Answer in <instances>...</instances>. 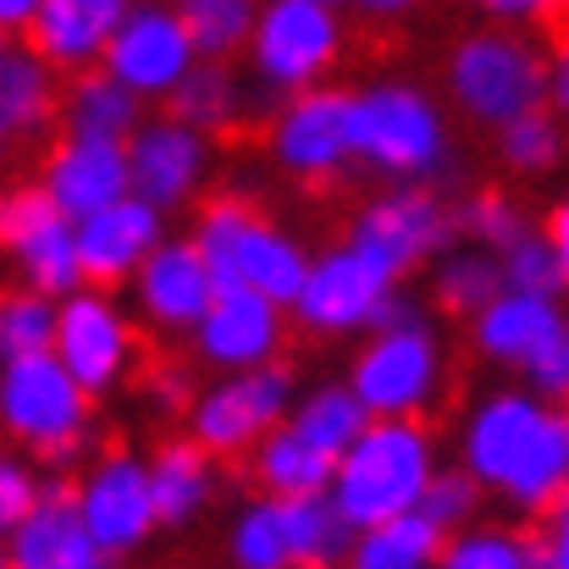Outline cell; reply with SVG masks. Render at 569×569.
<instances>
[{
	"label": "cell",
	"mask_w": 569,
	"mask_h": 569,
	"mask_svg": "<svg viewBox=\"0 0 569 569\" xmlns=\"http://www.w3.org/2000/svg\"><path fill=\"white\" fill-rule=\"evenodd\" d=\"M349 139L355 167H371L387 183H448L459 172L448 117L420 83L387 78L349 89Z\"/></svg>",
	"instance_id": "6da1fadb"
},
{
	"label": "cell",
	"mask_w": 569,
	"mask_h": 569,
	"mask_svg": "<svg viewBox=\"0 0 569 569\" xmlns=\"http://www.w3.org/2000/svg\"><path fill=\"white\" fill-rule=\"evenodd\" d=\"M437 476V437L420 415H371L366 431L338 453L332 470V503L355 531L377 526L387 515H403L426 498V481Z\"/></svg>",
	"instance_id": "7a4b0ae2"
},
{
	"label": "cell",
	"mask_w": 569,
	"mask_h": 569,
	"mask_svg": "<svg viewBox=\"0 0 569 569\" xmlns=\"http://www.w3.org/2000/svg\"><path fill=\"white\" fill-rule=\"evenodd\" d=\"M243 56L254 78L249 111L271 117L288 94L332 78V67L343 61V11L327 0H260Z\"/></svg>",
	"instance_id": "3957f363"
},
{
	"label": "cell",
	"mask_w": 569,
	"mask_h": 569,
	"mask_svg": "<svg viewBox=\"0 0 569 569\" xmlns=\"http://www.w3.org/2000/svg\"><path fill=\"white\" fill-rule=\"evenodd\" d=\"M94 392L72 377L56 349L0 360V431L44 465H72L89 448Z\"/></svg>",
	"instance_id": "277c9868"
},
{
	"label": "cell",
	"mask_w": 569,
	"mask_h": 569,
	"mask_svg": "<svg viewBox=\"0 0 569 569\" xmlns=\"http://www.w3.org/2000/svg\"><path fill=\"white\" fill-rule=\"evenodd\" d=\"M448 100L459 117L481 122V128H503L509 117L542 106L548 94V56L537 39H526L509 22L476 28L448 50Z\"/></svg>",
	"instance_id": "5b68a950"
},
{
	"label": "cell",
	"mask_w": 569,
	"mask_h": 569,
	"mask_svg": "<svg viewBox=\"0 0 569 569\" xmlns=\"http://www.w3.org/2000/svg\"><path fill=\"white\" fill-rule=\"evenodd\" d=\"M193 243L199 254L210 260L216 282H243V288H260L271 293L277 305H288L310 271V254L305 243L277 227L271 216H260L243 193H216L199 204V221H193Z\"/></svg>",
	"instance_id": "8992f818"
},
{
	"label": "cell",
	"mask_w": 569,
	"mask_h": 569,
	"mask_svg": "<svg viewBox=\"0 0 569 569\" xmlns=\"http://www.w3.org/2000/svg\"><path fill=\"white\" fill-rule=\"evenodd\" d=\"M442 381H448V355L426 316L371 327L366 349L349 366V387L371 415H426L442 398Z\"/></svg>",
	"instance_id": "52a82bcc"
},
{
	"label": "cell",
	"mask_w": 569,
	"mask_h": 569,
	"mask_svg": "<svg viewBox=\"0 0 569 569\" xmlns=\"http://www.w3.org/2000/svg\"><path fill=\"white\" fill-rule=\"evenodd\" d=\"M453 238H459L453 204L437 193V183H398V189L366 199L349 221V243L398 282L409 271L431 266Z\"/></svg>",
	"instance_id": "ba28073f"
},
{
	"label": "cell",
	"mask_w": 569,
	"mask_h": 569,
	"mask_svg": "<svg viewBox=\"0 0 569 569\" xmlns=\"http://www.w3.org/2000/svg\"><path fill=\"white\" fill-rule=\"evenodd\" d=\"M293 409V371L266 360L243 371H221L210 387L189 398V437L204 442L216 459L249 453L271 426H282Z\"/></svg>",
	"instance_id": "9c48e42d"
},
{
	"label": "cell",
	"mask_w": 569,
	"mask_h": 569,
	"mask_svg": "<svg viewBox=\"0 0 569 569\" xmlns=\"http://www.w3.org/2000/svg\"><path fill=\"white\" fill-rule=\"evenodd\" d=\"M392 288L398 277L371 266L355 243H338L327 254H310V271L299 293L288 299V310L310 338H366L377 327L381 305L392 299Z\"/></svg>",
	"instance_id": "30bf717a"
},
{
	"label": "cell",
	"mask_w": 569,
	"mask_h": 569,
	"mask_svg": "<svg viewBox=\"0 0 569 569\" xmlns=\"http://www.w3.org/2000/svg\"><path fill=\"white\" fill-rule=\"evenodd\" d=\"M271 161L299 178V183H332L355 167V139H349V89L316 83L288 94L266 117Z\"/></svg>",
	"instance_id": "8fae6325"
},
{
	"label": "cell",
	"mask_w": 569,
	"mask_h": 569,
	"mask_svg": "<svg viewBox=\"0 0 569 569\" xmlns=\"http://www.w3.org/2000/svg\"><path fill=\"white\" fill-rule=\"evenodd\" d=\"M193 61H199V50H193L189 17H183L178 0H133L128 17L117 22L106 56H100V67L111 78H122L144 106L150 100L167 106V94L178 89V78Z\"/></svg>",
	"instance_id": "7c38bea8"
},
{
	"label": "cell",
	"mask_w": 569,
	"mask_h": 569,
	"mask_svg": "<svg viewBox=\"0 0 569 569\" xmlns=\"http://www.w3.org/2000/svg\"><path fill=\"white\" fill-rule=\"evenodd\" d=\"M133 355H139V332L128 310L111 299V288L78 282L72 293L56 299V360L94 398L133 371Z\"/></svg>",
	"instance_id": "4fadbf2b"
},
{
	"label": "cell",
	"mask_w": 569,
	"mask_h": 569,
	"mask_svg": "<svg viewBox=\"0 0 569 569\" xmlns=\"http://www.w3.org/2000/svg\"><path fill=\"white\" fill-rule=\"evenodd\" d=\"M0 254H11V266L22 271L28 288H44L56 299L83 282L78 227L39 183L0 189Z\"/></svg>",
	"instance_id": "5bb4252c"
},
{
	"label": "cell",
	"mask_w": 569,
	"mask_h": 569,
	"mask_svg": "<svg viewBox=\"0 0 569 569\" xmlns=\"http://www.w3.org/2000/svg\"><path fill=\"white\" fill-rule=\"evenodd\" d=\"M72 492H78V515L89 537L100 542L106 565L144 553L150 537L161 531L156 492H150V459L139 453H100Z\"/></svg>",
	"instance_id": "9a60e30c"
},
{
	"label": "cell",
	"mask_w": 569,
	"mask_h": 569,
	"mask_svg": "<svg viewBox=\"0 0 569 569\" xmlns=\"http://www.w3.org/2000/svg\"><path fill=\"white\" fill-rule=\"evenodd\" d=\"M216 167V144L210 133L189 128L183 117H144L128 133V172H133V193H144L161 210H183L193 204Z\"/></svg>",
	"instance_id": "2e32d148"
},
{
	"label": "cell",
	"mask_w": 569,
	"mask_h": 569,
	"mask_svg": "<svg viewBox=\"0 0 569 569\" xmlns=\"http://www.w3.org/2000/svg\"><path fill=\"white\" fill-rule=\"evenodd\" d=\"M128 288H133V310L150 332L193 338V327H199V316H204V305L216 299L221 282H216V271H210V260L199 254L193 238H161L144 254V266L128 277Z\"/></svg>",
	"instance_id": "e0dca14e"
},
{
	"label": "cell",
	"mask_w": 569,
	"mask_h": 569,
	"mask_svg": "<svg viewBox=\"0 0 569 569\" xmlns=\"http://www.w3.org/2000/svg\"><path fill=\"white\" fill-rule=\"evenodd\" d=\"M282 310H288V305H277V299L260 293V288L221 282L216 299L204 305L199 327H193V355H199L210 371L266 366V360L282 355V338H288Z\"/></svg>",
	"instance_id": "ac0fdd59"
},
{
	"label": "cell",
	"mask_w": 569,
	"mask_h": 569,
	"mask_svg": "<svg viewBox=\"0 0 569 569\" xmlns=\"http://www.w3.org/2000/svg\"><path fill=\"white\" fill-rule=\"evenodd\" d=\"M78 227V260H83V282H100V288H122L144 254L167 238V210L150 204L144 193H122L89 216L72 221Z\"/></svg>",
	"instance_id": "d6986e66"
},
{
	"label": "cell",
	"mask_w": 569,
	"mask_h": 569,
	"mask_svg": "<svg viewBox=\"0 0 569 569\" xmlns=\"http://www.w3.org/2000/svg\"><path fill=\"white\" fill-rule=\"evenodd\" d=\"M542 415H548V398H537L531 387H498V392H487L465 415V426H459V465L498 498V487L509 481V470L526 453V442L542 426Z\"/></svg>",
	"instance_id": "ffe728a7"
},
{
	"label": "cell",
	"mask_w": 569,
	"mask_h": 569,
	"mask_svg": "<svg viewBox=\"0 0 569 569\" xmlns=\"http://www.w3.org/2000/svg\"><path fill=\"white\" fill-rule=\"evenodd\" d=\"M6 565L17 569H100L106 553L78 515L72 481H39L33 509L6 531Z\"/></svg>",
	"instance_id": "44dd1931"
},
{
	"label": "cell",
	"mask_w": 569,
	"mask_h": 569,
	"mask_svg": "<svg viewBox=\"0 0 569 569\" xmlns=\"http://www.w3.org/2000/svg\"><path fill=\"white\" fill-rule=\"evenodd\" d=\"M39 189L50 193L72 221L133 193L128 172V139H94V133H61V144H50Z\"/></svg>",
	"instance_id": "7402d4cb"
},
{
	"label": "cell",
	"mask_w": 569,
	"mask_h": 569,
	"mask_svg": "<svg viewBox=\"0 0 569 569\" xmlns=\"http://www.w3.org/2000/svg\"><path fill=\"white\" fill-rule=\"evenodd\" d=\"M476 355L492 366L520 371L542 343L565 338V305L559 293H526V288H498L476 316H470Z\"/></svg>",
	"instance_id": "603a6c76"
},
{
	"label": "cell",
	"mask_w": 569,
	"mask_h": 569,
	"mask_svg": "<svg viewBox=\"0 0 569 569\" xmlns=\"http://www.w3.org/2000/svg\"><path fill=\"white\" fill-rule=\"evenodd\" d=\"M133 0H44L39 17L28 22V44L56 67V72H83L100 67L117 22L128 17Z\"/></svg>",
	"instance_id": "cb8c5ba5"
},
{
	"label": "cell",
	"mask_w": 569,
	"mask_h": 569,
	"mask_svg": "<svg viewBox=\"0 0 569 569\" xmlns=\"http://www.w3.org/2000/svg\"><path fill=\"white\" fill-rule=\"evenodd\" d=\"M569 487V403H548L542 426L531 431L526 453L515 459L509 481L498 487L503 509L520 520H537L559 503V492Z\"/></svg>",
	"instance_id": "d4e9b609"
},
{
	"label": "cell",
	"mask_w": 569,
	"mask_h": 569,
	"mask_svg": "<svg viewBox=\"0 0 569 569\" xmlns=\"http://www.w3.org/2000/svg\"><path fill=\"white\" fill-rule=\"evenodd\" d=\"M150 492H156V515H161L167 531L193 526L216 498V453L193 437L161 442L156 459H150Z\"/></svg>",
	"instance_id": "484cf974"
},
{
	"label": "cell",
	"mask_w": 569,
	"mask_h": 569,
	"mask_svg": "<svg viewBox=\"0 0 569 569\" xmlns=\"http://www.w3.org/2000/svg\"><path fill=\"white\" fill-rule=\"evenodd\" d=\"M332 470H338V459H332V453H321L316 442H305L288 420H282V426H271V431L249 448V476H254V487H260V492H271V498L327 492V487H332Z\"/></svg>",
	"instance_id": "4316f807"
},
{
	"label": "cell",
	"mask_w": 569,
	"mask_h": 569,
	"mask_svg": "<svg viewBox=\"0 0 569 569\" xmlns=\"http://www.w3.org/2000/svg\"><path fill=\"white\" fill-rule=\"evenodd\" d=\"M167 111L216 139V133H232V128L249 117V89H243V78L232 72V61L199 56L189 72L178 78V89L167 94Z\"/></svg>",
	"instance_id": "83f0119b"
},
{
	"label": "cell",
	"mask_w": 569,
	"mask_h": 569,
	"mask_svg": "<svg viewBox=\"0 0 569 569\" xmlns=\"http://www.w3.org/2000/svg\"><path fill=\"white\" fill-rule=\"evenodd\" d=\"M61 122H67V133L128 139L144 122V100L106 67H83V72H72V83L61 94Z\"/></svg>",
	"instance_id": "f1b7e54d"
},
{
	"label": "cell",
	"mask_w": 569,
	"mask_h": 569,
	"mask_svg": "<svg viewBox=\"0 0 569 569\" xmlns=\"http://www.w3.org/2000/svg\"><path fill=\"white\" fill-rule=\"evenodd\" d=\"M442 542L448 531L415 503L403 515H387L377 526H366L349 548V565L360 569H431L442 565Z\"/></svg>",
	"instance_id": "f546056e"
},
{
	"label": "cell",
	"mask_w": 569,
	"mask_h": 569,
	"mask_svg": "<svg viewBox=\"0 0 569 569\" xmlns=\"http://www.w3.org/2000/svg\"><path fill=\"white\" fill-rule=\"evenodd\" d=\"M282 531H288V559H293V569L349 565V548H355V537H360V531L343 520V509L332 503V492L282 498Z\"/></svg>",
	"instance_id": "4dcf8cb0"
},
{
	"label": "cell",
	"mask_w": 569,
	"mask_h": 569,
	"mask_svg": "<svg viewBox=\"0 0 569 569\" xmlns=\"http://www.w3.org/2000/svg\"><path fill=\"white\" fill-rule=\"evenodd\" d=\"M503 288V266H498V249H487V243H448L437 260H431V299H437V310H448V316H476L492 293Z\"/></svg>",
	"instance_id": "1f68e13d"
},
{
	"label": "cell",
	"mask_w": 569,
	"mask_h": 569,
	"mask_svg": "<svg viewBox=\"0 0 569 569\" xmlns=\"http://www.w3.org/2000/svg\"><path fill=\"white\" fill-rule=\"evenodd\" d=\"M366 420H371V409L360 403V392L349 381H321L310 392H293V409H288V426L332 459L366 431Z\"/></svg>",
	"instance_id": "d6a6232c"
},
{
	"label": "cell",
	"mask_w": 569,
	"mask_h": 569,
	"mask_svg": "<svg viewBox=\"0 0 569 569\" xmlns=\"http://www.w3.org/2000/svg\"><path fill=\"white\" fill-rule=\"evenodd\" d=\"M442 569H542V542L498 520H470L448 531Z\"/></svg>",
	"instance_id": "836d02e7"
},
{
	"label": "cell",
	"mask_w": 569,
	"mask_h": 569,
	"mask_svg": "<svg viewBox=\"0 0 569 569\" xmlns=\"http://www.w3.org/2000/svg\"><path fill=\"white\" fill-rule=\"evenodd\" d=\"M492 133H498V161H503L509 172H520V178L553 172V167L565 161V144H569V128L548 106H531V111L509 117V122L492 128Z\"/></svg>",
	"instance_id": "e575fe53"
},
{
	"label": "cell",
	"mask_w": 569,
	"mask_h": 569,
	"mask_svg": "<svg viewBox=\"0 0 569 569\" xmlns=\"http://www.w3.org/2000/svg\"><path fill=\"white\" fill-rule=\"evenodd\" d=\"M227 559L238 569H293L288 559V531H282V498L260 492L249 498L232 526H227Z\"/></svg>",
	"instance_id": "d590c367"
},
{
	"label": "cell",
	"mask_w": 569,
	"mask_h": 569,
	"mask_svg": "<svg viewBox=\"0 0 569 569\" xmlns=\"http://www.w3.org/2000/svg\"><path fill=\"white\" fill-rule=\"evenodd\" d=\"M44 349H56V293L28 282L0 293V360L44 355Z\"/></svg>",
	"instance_id": "8d00e7d4"
},
{
	"label": "cell",
	"mask_w": 569,
	"mask_h": 569,
	"mask_svg": "<svg viewBox=\"0 0 569 569\" xmlns=\"http://www.w3.org/2000/svg\"><path fill=\"white\" fill-rule=\"evenodd\" d=\"M183 17H189V33H193V50L199 56L232 61V56H243V44L254 33L260 0H183Z\"/></svg>",
	"instance_id": "74e56055"
},
{
	"label": "cell",
	"mask_w": 569,
	"mask_h": 569,
	"mask_svg": "<svg viewBox=\"0 0 569 569\" xmlns=\"http://www.w3.org/2000/svg\"><path fill=\"white\" fill-rule=\"evenodd\" d=\"M453 227H459V238H470V243L503 249V243L520 238L531 221H526V210H520L509 193L481 189V193H465V199L453 204Z\"/></svg>",
	"instance_id": "f35d334b"
},
{
	"label": "cell",
	"mask_w": 569,
	"mask_h": 569,
	"mask_svg": "<svg viewBox=\"0 0 569 569\" xmlns=\"http://www.w3.org/2000/svg\"><path fill=\"white\" fill-rule=\"evenodd\" d=\"M498 266H503V288H526V293H565V277H559V260H553V243L548 232L526 227L520 238H509L498 249Z\"/></svg>",
	"instance_id": "ab89813d"
},
{
	"label": "cell",
	"mask_w": 569,
	"mask_h": 569,
	"mask_svg": "<svg viewBox=\"0 0 569 569\" xmlns=\"http://www.w3.org/2000/svg\"><path fill=\"white\" fill-rule=\"evenodd\" d=\"M481 498H487V487H481L465 465H453V470H442V465H437V476L426 481L420 509H426L442 531H459V526H470V520L481 515Z\"/></svg>",
	"instance_id": "60d3db41"
},
{
	"label": "cell",
	"mask_w": 569,
	"mask_h": 569,
	"mask_svg": "<svg viewBox=\"0 0 569 569\" xmlns=\"http://www.w3.org/2000/svg\"><path fill=\"white\" fill-rule=\"evenodd\" d=\"M520 387H531V392L548 398V403H569V343L565 338L542 343V349L520 366Z\"/></svg>",
	"instance_id": "b9f144b4"
},
{
	"label": "cell",
	"mask_w": 569,
	"mask_h": 569,
	"mask_svg": "<svg viewBox=\"0 0 569 569\" xmlns=\"http://www.w3.org/2000/svg\"><path fill=\"white\" fill-rule=\"evenodd\" d=\"M39 498V470L22 453H0V537L33 509Z\"/></svg>",
	"instance_id": "7bdbcfd3"
},
{
	"label": "cell",
	"mask_w": 569,
	"mask_h": 569,
	"mask_svg": "<svg viewBox=\"0 0 569 569\" xmlns=\"http://www.w3.org/2000/svg\"><path fill=\"white\" fill-rule=\"evenodd\" d=\"M476 11H487L492 22H509V28H531V22H559L569 0H476Z\"/></svg>",
	"instance_id": "ee69618b"
},
{
	"label": "cell",
	"mask_w": 569,
	"mask_h": 569,
	"mask_svg": "<svg viewBox=\"0 0 569 569\" xmlns=\"http://www.w3.org/2000/svg\"><path fill=\"white\" fill-rule=\"evenodd\" d=\"M537 520H542V531H537L542 569H569V487L559 492V503H553L548 515H537Z\"/></svg>",
	"instance_id": "f6af8a7d"
},
{
	"label": "cell",
	"mask_w": 569,
	"mask_h": 569,
	"mask_svg": "<svg viewBox=\"0 0 569 569\" xmlns=\"http://www.w3.org/2000/svg\"><path fill=\"white\" fill-rule=\"evenodd\" d=\"M189 371H178V366H161L156 377H150V403L161 409V415H189Z\"/></svg>",
	"instance_id": "bcb514c9"
},
{
	"label": "cell",
	"mask_w": 569,
	"mask_h": 569,
	"mask_svg": "<svg viewBox=\"0 0 569 569\" xmlns=\"http://www.w3.org/2000/svg\"><path fill=\"white\" fill-rule=\"evenodd\" d=\"M542 106L569 128V33L553 44V56H548V94H542Z\"/></svg>",
	"instance_id": "7dc6e473"
},
{
	"label": "cell",
	"mask_w": 569,
	"mask_h": 569,
	"mask_svg": "<svg viewBox=\"0 0 569 569\" xmlns=\"http://www.w3.org/2000/svg\"><path fill=\"white\" fill-rule=\"evenodd\" d=\"M542 232H548V243H553V260H559V277H565V288H569V199H559V204L548 210V221H542Z\"/></svg>",
	"instance_id": "c3c4849f"
},
{
	"label": "cell",
	"mask_w": 569,
	"mask_h": 569,
	"mask_svg": "<svg viewBox=\"0 0 569 569\" xmlns=\"http://www.w3.org/2000/svg\"><path fill=\"white\" fill-rule=\"evenodd\" d=\"M349 11H360V17H371V22H392V17H409L420 0H343Z\"/></svg>",
	"instance_id": "681fc988"
},
{
	"label": "cell",
	"mask_w": 569,
	"mask_h": 569,
	"mask_svg": "<svg viewBox=\"0 0 569 569\" xmlns=\"http://www.w3.org/2000/svg\"><path fill=\"white\" fill-rule=\"evenodd\" d=\"M44 0H0V33H28Z\"/></svg>",
	"instance_id": "f907efd6"
},
{
	"label": "cell",
	"mask_w": 569,
	"mask_h": 569,
	"mask_svg": "<svg viewBox=\"0 0 569 569\" xmlns=\"http://www.w3.org/2000/svg\"><path fill=\"white\" fill-rule=\"evenodd\" d=\"M17 150V128L6 122V111H0V167H6V156Z\"/></svg>",
	"instance_id": "816d5d0a"
},
{
	"label": "cell",
	"mask_w": 569,
	"mask_h": 569,
	"mask_svg": "<svg viewBox=\"0 0 569 569\" xmlns=\"http://www.w3.org/2000/svg\"><path fill=\"white\" fill-rule=\"evenodd\" d=\"M0 565H6V537H0Z\"/></svg>",
	"instance_id": "f5cc1de1"
},
{
	"label": "cell",
	"mask_w": 569,
	"mask_h": 569,
	"mask_svg": "<svg viewBox=\"0 0 569 569\" xmlns=\"http://www.w3.org/2000/svg\"><path fill=\"white\" fill-rule=\"evenodd\" d=\"M565 343H569V310H565Z\"/></svg>",
	"instance_id": "db71d44e"
},
{
	"label": "cell",
	"mask_w": 569,
	"mask_h": 569,
	"mask_svg": "<svg viewBox=\"0 0 569 569\" xmlns=\"http://www.w3.org/2000/svg\"><path fill=\"white\" fill-rule=\"evenodd\" d=\"M327 6H343V0H327Z\"/></svg>",
	"instance_id": "11a10c76"
},
{
	"label": "cell",
	"mask_w": 569,
	"mask_h": 569,
	"mask_svg": "<svg viewBox=\"0 0 569 569\" xmlns=\"http://www.w3.org/2000/svg\"><path fill=\"white\" fill-rule=\"evenodd\" d=\"M178 6H183V0H178Z\"/></svg>",
	"instance_id": "9f6ffc18"
}]
</instances>
